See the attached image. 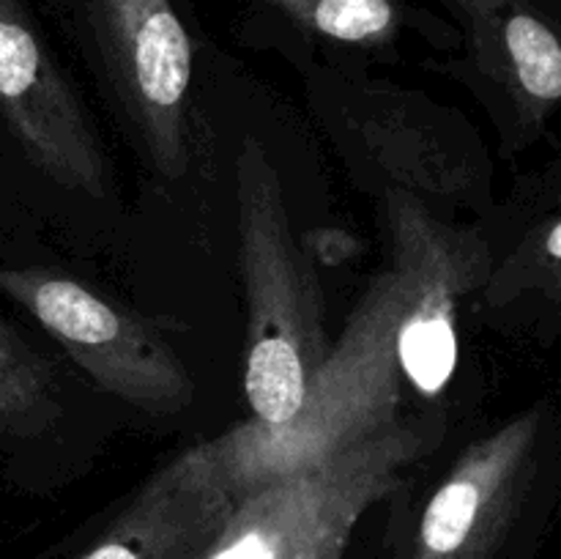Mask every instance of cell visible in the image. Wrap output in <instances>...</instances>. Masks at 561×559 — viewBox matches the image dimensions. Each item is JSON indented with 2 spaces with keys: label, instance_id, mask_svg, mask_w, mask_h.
I'll return each mask as SVG.
<instances>
[{
  "label": "cell",
  "instance_id": "11",
  "mask_svg": "<svg viewBox=\"0 0 561 559\" xmlns=\"http://www.w3.org/2000/svg\"><path fill=\"white\" fill-rule=\"evenodd\" d=\"M49 362L0 318V438L33 436L58 414Z\"/></svg>",
  "mask_w": 561,
  "mask_h": 559
},
{
  "label": "cell",
  "instance_id": "4",
  "mask_svg": "<svg viewBox=\"0 0 561 559\" xmlns=\"http://www.w3.org/2000/svg\"><path fill=\"white\" fill-rule=\"evenodd\" d=\"M540 433L535 406L471 442L422 507L389 532L381 559H529Z\"/></svg>",
  "mask_w": 561,
  "mask_h": 559
},
{
  "label": "cell",
  "instance_id": "10",
  "mask_svg": "<svg viewBox=\"0 0 561 559\" xmlns=\"http://www.w3.org/2000/svg\"><path fill=\"white\" fill-rule=\"evenodd\" d=\"M453 11L474 64L526 126L542 129L561 96V42L537 0H438Z\"/></svg>",
  "mask_w": 561,
  "mask_h": 559
},
{
  "label": "cell",
  "instance_id": "6",
  "mask_svg": "<svg viewBox=\"0 0 561 559\" xmlns=\"http://www.w3.org/2000/svg\"><path fill=\"white\" fill-rule=\"evenodd\" d=\"M0 115L55 184L93 197L107 192V153L22 0H0Z\"/></svg>",
  "mask_w": 561,
  "mask_h": 559
},
{
  "label": "cell",
  "instance_id": "5",
  "mask_svg": "<svg viewBox=\"0 0 561 559\" xmlns=\"http://www.w3.org/2000/svg\"><path fill=\"white\" fill-rule=\"evenodd\" d=\"M0 290L113 398L151 414H179L195 400V381L170 343L77 280L0 266Z\"/></svg>",
  "mask_w": 561,
  "mask_h": 559
},
{
  "label": "cell",
  "instance_id": "12",
  "mask_svg": "<svg viewBox=\"0 0 561 559\" xmlns=\"http://www.w3.org/2000/svg\"><path fill=\"white\" fill-rule=\"evenodd\" d=\"M307 31L345 44H381L398 31L392 0H266Z\"/></svg>",
  "mask_w": 561,
  "mask_h": 559
},
{
  "label": "cell",
  "instance_id": "1",
  "mask_svg": "<svg viewBox=\"0 0 561 559\" xmlns=\"http://www.w3.org/2000/svg\"><path fill=\"white\" fill-rule=\"evenodd\" d=\"M389 261L351 312L343 338L329 349L301 409L279 427L239 422L225 431L241 491L356 442L398 420L403 362L400 343L422 294L447 223L400 186L387 190Z\"/></svg>",
  "mask_w": 561,
  "mask_h": 559
},
{
  "label": "cell",
  "instance_id": "2",
  "mask_svg": "<svg viewBox=\"0 0 561 559\" xmlns=\"http://www.w3.org/2000/svg\"><path fill=\"white\" fill-rule=\"evenodd\" d=\"M236 223L247 296V422L279 427L301 409L332 343L321 280L290 228L277 168L255 137H244L236 157Z\"/></svg>",
  "mask_w": 561,
  "mask_h": 559
},
{
  "label": "cell",
  "instance_id": "7",
  "mask_svg": "<svg viewBox=\"0 0 561 559\" xmlns=\"http://www.w3.org/2000/svg\"><path fill=\"white\" fill-rule=\"evenodd\" d=\"M99 44L126 113L164 179L186 170L192 42L170 0H93Z\"/></svg>",
  "mask_w": 561,
  "mask_h": 559
},
{
  "label": "cell",
  "instance_id": "3",
  "mask_svg": "<svg viewBox=\"0 0 561 559\" xmlns=\"http://www.w3.org/2000/svg\"><path fill=\"white\" fill-rule=\"evenodd\" d=\"M444 427V417H398L257 482L201 559H348L367 515L398 493Z\"/></svg>",
  "mask_w": 561,
  "mask_h": 559
},
{
  "label": "cell",
  "instance_id": "8",
  "mask_svg": "<svg viewBox=\"0 0 561 559\" xmlns=\"http://www.w3.org/2000/svg\"><path fill=\"white\" fill-rule=\"evenodd\" d=\"M244 497L225 433L153 471L75 559H201Z\"/></svg>",
  "mask_w": 561,
  "mask_h": 559
},
{
  "label": "cell",
  "instance_id": "9",
  "mask_svg": "<svg viewBox=\"0 0 561 559\" xmlns=\"http://www.w3.org/2000/svg\"><path fill=\"white\" fill-rule=\"evenodd\" d=\"M351 129L365 151L405 192L474 203L488 195V164L480 137L453 110L420 93L365 85L345 104Z\"/></svg>",
  "mask_w": 561,
  "mask_h": 559
}]
</instances>
